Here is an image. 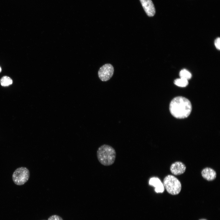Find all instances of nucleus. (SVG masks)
Segmentation results:
<instances>
[{"label":"nucleus","mask_w":220,"mask_h":220,"mask_svg":"<svg viewBox=\"0 0 220 220\" xmlns=\"http://www.w3.org/2000/svg\"><path fill=\"white\" fill-rule=\"evenodd\" d=\"M169 110L172 115L177 119H184L188 117L192 110L190 101L187 98L178 96L173 98L170 102Z\"/></svg>","instance_id":"nucleus-1"},{"label":"nucleus","mask_w":220,"mask_h":220,"mask_svg":"<svg viewBox=\"0 0 220 220\" xmlns=\"http://www.w3.org/2000/svg\"><path fill=\"white\" fill-rule=\"evenodd\" d=\"M97 155L98 160L101 164L109 166L114 163L116 152L112 147L105 144L98 148Z\"/></svg>","instance_id":"nucleus-2"},{"label":"nucleus","mask_w":220,"mask_h":220,"mask_svg":"<svg viewBox=\"0 0 220 220\" xmlns=\"http://www.w3.org/2000/svg\"><path fill=\"white\" fill-rule=\"evenodd\" d=\"M163 184L167 191L171 195H177L181 191V183L173 175H169L166 176L163 179Z\"/></svg>","instance_id":"nucleus-3"},{"label":"nucleus","mask_w":220,"mask_h":220,"mask_svg":"<svg viewBox=\"0 0 220 220\" xmlns=\"http://www.w3.org/2000/svg\"><path fill=\"white\" fill-rule=\"evenodd\" d=\"M29 171L24 167L17 168L12 175V179L14 183L18 185L24 184L29 180Z\"/></svg>","instance_id":"nucleus-4"},{"label":"nucleus","mask_w":220,"mask_h":220,"mask_svg":"<svg viewBox=\"0 0 220 220\" xmlns=\"http://www.w3.org/2000/svg\"><path fill=\"white\" fill-rule=\"evenodd\" d=\"M114 72V68L111 64H105L100 68L98 72V77L102 81H106L112 77Z\"/></svg>","instance_id":"nucleus-5"},{"label":"nucleus","mask_w":220,"mask_h":220,"mask_svg":"<svg viewBox=\"0 0 220 220\" xmlns=\"http://www.w3.org/2000/svg\"><path fill=\"white\" fill-rule=\"evenodd\" d=\"M147 15L150 17L153 16L155 13V9L151 0H140Z\"/></svg>","instance_id":"nucleus-6"},{"label":"nucleus","mask_w":220,"mask_h":220,"mask_svg":"<svg viewBox=\"0 0 220 220\" xmlns=\"http://www.w3.org/2000/svg\"><path fill=\"white\" fill-rule=\"evenodd\" d=\"M186 167L182 162L179 161L172 163L170 167V170L174 175H179L184 173L185 171Z\"/></svg>","instance_id":"nucleus-7"},{"label":"nucleus","mask_w":220,"mask_h":220,"mask_svg":"<svg viewBox=\"0 0 220 220\" xmlns=\"http://www.w3.org/2000/svg\"><path fill=\"white\" fill-rule=\"evenodd\" d=\"M149 184L150 185L155 187V190L156 193H162L164 192V185L158 178L154 177L151 178L149 180Z\"/></svg>","instance_id":"nucleus-8"},{"label":"nucleus","mask_w":220,"mask_h":220,"mask_svg":"<svg viewBox=\"0 0 220 220\" xmlns=\"http://www.w3.org/2000/svg\"><path fill=\"white\" fill-rule=\"evenodd\" d=\"M202 177L208 181H212L216 178V173L215 170L209 167L204 169L201 171Z\"/></svg>","instance_id":"nucleus-9"},{"label":"nucleus","mask_w":220,"mask_h":220,"mask_svg":"<svg viewBox=\"0 0 220 220\" xmlns=\"http://www.w3.org/2000/svg\"><path fill=\"white\" fill-rule=\"evenodd\" d=\"M0 83L3 86H7L12 84L13 80L9 77L4 76L0 79Z\"/></svg>","instance_id":"nucleus-10"},{"label":"nucleus","mask_w":220,"mask_h":220,"mask_svg":"<svg viewBox=\"0 0 220 220\" xmlns=\"http://www.w3.org/2000/svg\"><path fill=\"white\" fill-rule=\"evenodd\" d=\"M174 84L177 86L181 87H185L188 84V80L180 78L174 80Z\"/></svg>","instance_id":"nucleus-11"},{"label":"nucleus","mask_w":220,"mask_h":220,"mask_svg":"<svg viewBox=\"0 0 220 220\" xmlns=\"http://www.w3.org/2000/svg\"><path fill=\"white\" fill-rule=\"evenodd\" d=\"M179 76L180 78L188 80L190 79L192 77L191 73L185 69H183L179 72Z\"/></svg>","instance_id":"nucleus-12"},{"label":"nucleus","mask_w":220,"mask_h":220,"mask_svg":"<svg viewBox=\"0 0 220 220\" xmlns=\"http://www.w3.org/2000/svg\"><path fill=\"white\" fill-rule=\"evenodd\" d=\"M48 220H63V219L60 216L55 215L50 217Z\"/></svg>","instance_id":"nucleus-13"},{"label":"nucleus","mask_w":220,"mask_h":220,"mask_svg":"<svg viewBox=\"0 0 220 220\" xmlns=\"http://www.w3.org/2000/svg\"><path fill=\"white\" fill-rule=\"evenodd\" d=\"M220 39L219 37L217 38L215 41V45L216 49L219 50L220 49Z\"/></svg>","instance_id":"nucleus-14"},{"label":"nucleus","mask_w":220,"mask_h":220,"mask_svg":"<svg viewBox=\"0 0 220 220\" xmlns=\"http://www.w3.org/2000/svg\"><path fill=\"white\" fill-rule=\"evenodd\" d=\"M1 71H2L1 68V67H0V73L1 72Z\"/></svg>","instance_id":"nucleus-15"},{"label":"nucleus","mask_w":220,"mask_h":220,"mask_svg":"<svg viewBox=\"0 0 220 220\" xmlns=\"http://www.w3.org/2000/svg\"><path fill=\"white\" fill-rule=\"evenodd\" d=\"M200 220H207L204 219H200Z\"/></svg>","instance_id":"nucleus-16"}]
</instances>
